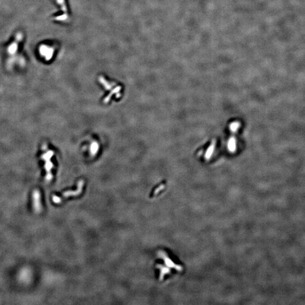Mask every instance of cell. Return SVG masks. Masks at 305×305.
<instances>
[{
	"label": "cell",
	"instance_id": "6da1fadb",
	"mask_svg": "<svg viewBox=\"0 0 305 305\" xmlns=\"http://www.w3.org/2000/svg\"><path fill=\"white\" fill-rule=\"evenodd\" d=\"M84 185V181L83 180H80L78 183V187L76 190H68L64 192L62 194V197H59L56 195H53L52 197L53 202L56 204H60L62 202V201L71 196H77L80 194L82 191V188Z\"/></svg>",
	"mask_w": 305,
	"mask_h": 305
},
{
	"label": "cell",
	"instance_id": "7a4b0ae2",
	"mask_svg": "<svg viewBox=\"0 0 305 305\" xmlns=\"http://www.w3.org/2000/svg\"><path fill=\"white\" fill-rule=\"evenodd\" d=\"M54 153L53 150H48L44 154H42L41 158L45 160V169L46 172V176L45 179L47 182H50L53 179V175L52 174V169L53 167V164L50 160L53 156Z\"/></svg>",
	"mask_w": 305,
	"mask_h": 305
},
{
	"label": "cell",
	"instance_id": "3957f363",
	"mask_svg": "<svg viewBox=\"0 0 305 305\" xmlns=\"http://www.w3.org/2000/svg\"><path fill=\"white\" fill-rule=\"evenodd\" d=\"M32 202L33 207L35 211L37 213L40 212L42 210V206L41 203V194L40 192L38 189H35L32 193Z\"/></svg>",
	"mask_w": 305,
	"mask_h": 305
},
{
	"label": "cell",
	"instance_id": "277c9868",
	"mask_svg": "<svg viewBox=\"0 0 305 305\" xmlns=\"http://www.w3.org/2000/svg\"><path fill=\"white\" fill-rule=\"evenodd\" d=\"M56 2H57L58 5L61 7V10L62 11V15L59 18L58 20L60 21H65L67 20V18H68V10L66 6V3L65 0H56Z\"/></svg>",
	"mask_w": 305,
	"mask_h": 305
},
{
	"label": "cell",
	"instance_id": "5b68a950",
	"mask_svg": "<svg viewBox=\"0 0 305 305\" xmlns=\"http://www.w3.org/2000/svg\"><path fill=\"white\" fill-rule=\"evenodd\" d=\"M42 52H44L42 53V55L45 56V57L46 60H49L53 57L54 53V49L51 46H45L44 47V49L42 48Z\"/></svg>",
	"mask_w": 305,
	"mask_h": 305
},
{
	"label": "cell",
	"instance_id": "8992f818",
	"mask_svg": "<svg viewBox=\"0 0 305 305\" xmlns=\"http://www.w3.org/2000/svg\"><path fill=\"white\" fill-rule=\"evenodd\" d=\"M99 149V145L97 142L96 141H94L91 143L90 147V151L92 156L96 155L98 153Z\"/></svg>",
	"mask_w": 305,
	"mask_h": 305
}]
</instances>
